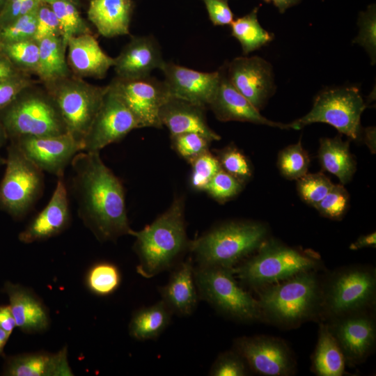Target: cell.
<instances>
[{"label": "cell", "instance_id": "cell-58", "mask_svg": "<svg viewBox=\"0 0 376 376\" xmlns=\"http://www.w3.org/2000/svg\"><path fill=\"white\" fill-rule=\"evenodd\" d=\"M6 0H0V10L1 9L3 5L4 4Z\"/></svg>", "mask_w": 376, "mask_h": 376}, {"label": "cell", "instance_id": "cell-36", "mask_svg": "<svg viewBox=\"0 0 376 376\" xmlns=\"http://www.w3.org/2000/svg\"><path fill=\"white\" fill-rule=\"evenodd\" d=\"M310 159L299 141L281 150L278 167L282 175L290 180H298L307 173Z\"/></svg>", "mask_w": 376, "mask_h": 376}, {"label": "cell", "instance_id": "cell-13", "mask_svg": "<svg viewBox=\"0 0 376 376\" xmlns=\"http://www.w3.org/2000/svg\"><path fill=\"white\" fill-rule=\"evenodd\" d=\"M137 128L139 125L133 113L108 85L100 109L83 140V151L100 152Z\"/></svg>", "mask_w": 376, "mask_h": 376}, {"label": "cell", "instance_id": "cell-57", "mask_svg": "<svg viewBox=\"0 0 376 376\" xmlns=\"http://www.w3.org/2000/svg\"><path fill=\"white\" fill-rule=\"evenodd\" d=\"M58 1H67L72 2L75 4H77V3L78 2V0H41L42 3H50L52 2Z\"/></svg>", "mask_w": 376, "mask_h": 376}, {"label": "cell", "instance_id": "cell-49", "mask_svg": "<svg viewBox=\"0 0 376 376\" xmlns=\"http://www.w3.org/2000/svg\"><path fill=\"white\" fill-rule=\"evenodd\" d=\"M209 18L214 26L230 25L233 19V13L228 5V0H202Z\"/></svg>", "mask_w": 376, "mask_h": 376}, {"label": "cell", "instance_id": "cell-53", "mask_svg": "<svg viewBox=\"0 0 376 376\" xmlns=\"http://www.w3.org/2000/svg\"><path fill=\"white\" fill-rule=\"evenodd\" d=\"M364 142L373 153L375 152V127H368L364 130Z\"/></svg>", "mask_w": 376, "mask_h": 376}, {"label": "cell", "instance_id": "cell-41", "mask_svg": "<svg viewBox=\"0 0 376 376\" xmlns=\"http://www.w3.org/2000/svg\"><path fill=\"white\" fill-rule=\"evenodd\" d=\"M218 160L223 170L244 183L252 174L246 157L236 147L230 146L219 153Z\"/></svg>", "mask_w": 376, "mask_h": 376}, {"label": "cell", "instance_id": "cell-27", "mask_svg": "<svg viewBox=\"0 0 376 376\" xmlns=\"http://www.w3.org/2000/svg\"><path fill=\"white\" fill-rule=\"evenodd\" d=\"M132 10V0H91L88 17L101 36L113 38L130 33Z\"/></svg>", "mask_w": 376, "mask_h": 376}, {"label": "cell", "instance_id": "cell-8", "mask_svg": "<svg viewBox=\"0 0 376 376\" xmlns=\"http://www.w3.org/2000/svg\"><path fill=\"white\" fill-rule=\"evenodd\" d=\"M373 269L350 267L334 273L322 285L320 311L333 318L363 311L375 298Z\"/></svg>", "mask_w": 376, "mask_h": 376}, {"label": "cell", "instance_id": "cell-42", "mask_svg": "<svg viewBox=\"0 0 376 376\" xmlns=\"http://www.w3.org/2000/svg\"><path fill=\"white\" fill-rule=\"evenodd\" d=\"M242 182L222 169L210 180L204 191L216 201L224 203L236 196Z\"/></svg>", "mask_w": 376, "mask_h": 376}, {"label": "cell", "instance_id": "cell-59", "mask_svg": "<svg viewBox=\"0 0 376 376\" xmlns=\"http://www.w3.org/2000/svg\"><path fill=\"white\" fill-rule=\"evenodd\" d=\"M263 1H265L266 3H269L270 2L269 0H263Z\"/></svg>", "mask_w": 376, "mask_h": 376}, {"label": "cell", "instance_id": "cell-24", "mask_svg": "<svg viewBox=\"0 0 376 376\" xmlns=\"http://www.w3.org/2000/svg\"><path fill=\"white\" fill-rule=\"evenodd\" d=\"M67 49L68 66L77 77L102 79L113 66L114 58L102 49L91 33L72 37Z\"/></svg>", "mask_w": 376, "mask_h": 376}, {"label": "cell", "instance_id": "cell-19", "mask_svg": "<svg viewBox=\"0 0 376 376\" xmlns=\"http://www.w3.org/2000/svg\"><path fill=\"white\" fill-rule=\"evenodd\" d=\"M219 70V84L208 105L219 120L249 122L281 129L290 128L288 124L274 122L262 116L259 110L230 82L226 65Z\"/></svg>", "mask_w": 376, "mask_h": 376}, {"label": "cell", "instance_id": "cell-23", "mask_svg": "<svg viewBox=\"0 0 376 376\" xmlns=\"http://www.w3.org/2000/svg\"><path fill=\"white\" fill-rule=\"evenodd\" d=\"M3 290L8 297L17 327L26 334L40 333L48 329L50 318L47 308L32 290L6 281Z\"/></svg>", "mask_w": 376, "mask_h": 376}, {"label": "cell", "instance_id": "cell-2", "mask_svg": "<svg viewBox=\"0 0 376 376\" xmlns=\"http://www.w3.org/2000/svg\"><path fill=\"white\" fill-rule=\"evenodd\" d=\"M130 235L136 239L134 249L139 260L138 274L150 279L173 267L189 249L184 198L177 197L152 224L139 231L132 230Z\"/></svg>", "mask_w": 376, "mask_h": 376}, {"label": "cell", "instance_id": "cell-20", "mask_svg": "<svg viewBox=\"0 0 376 376\" xmlns=\"http://www.w3.org/2000/svg\"><path fill=\"white\" fill-rule=\"evenodd\" d=\"M56 186L47 205L29 223L18 236L25 244L54 237L70 225L71 214L63 177L58 178Z\"/></svg>", "mask_w": 376, "mask_h": 376}, {"label": "cell", "instance_id": "cell-28", "mask_svg": "<svg viewBox=\"0 0 376 376\" xmlns=\"http://www.w3.org/2000/svg\"><path fill=\"white\" fill-rule=\"evenodd\" d=\"M39 62L36 74L46 85L72 75L66 61V49L61 36H50L39 42Z\"/></svg>", "mask_w": 376, "mask_h": 376}, {"label": "cell", "instance_id": "cell-7", "mask_svg": "<svg viewBox=\"0 0 376 376\" xmlns=\"http://www.w3.org/2000/svg\"><path fill=\"white\" fill-rule=\"evenodd\" d=\"M194 276L201 297L222 314L241 321L263 318L258 300L239 285L233 268L199 265Z\"/></svg>", "mask_w": 376, "mask_h": 376}, {"label": "cell", "instance_id": "cell-46", "mask_svg": "<svg viewBox=\"0 0 376 376\" xmlns=\"http://www.w3.org/2000/svg\"><path fill=\"white\" fill-rule=\"evenodd\" d=\"M50 36H61L60 26L57 17L50 6L42 3L37 10L36 29L33 39L39 42L41 40Z\"/></svg>", "mask_w": 376, "mask_h": 376}, {"label": "cell", "instance_id": "cell-12", "mask_svg": "<svg viewBox=\"0 0 376 376\" xmlns=\"http://www.w3.org/2000/svg\"><path fill=\"white\" fill-rule=\"evenodd\" d=\"M109 86L133 113L139 128L163 127L159 113L170 97L164 81L150 75L135 79L116 77Z\"/></svg>", "mask_w": 376, "mask_h": 376}, {"label": "cell", "instance_id": "cell-4", "mask_svg": "<svg viewBox=\"0 0 376 376\" xmlns=\"http://www.w3.org/2000/svg\"><path fill=\"white\" fill-rule=\"evenodd\" d=\"M267 228L254 221L223 224L189 241L199 265L233 268L246 256L258 250L266 240Z\"/></svg>", "mask_w": 376, "mask_h": 376}, {"label": "cell", "instance_id": "cell-43", "mask_svg": "<svg viewBox=\"0 0 376 376\" xmlns=\"http://www.w3.org/2000/svg\"><path fill=\"white\" fill-rule=\"evenodd\" d=\"M349 194L343 185H334L329 193L315 207L323 216L339 219L346 212Z\"/></svg>", "mask_w": 376, "mask_h": 376}, {"label": "cell", "instance_id": "cell-18", "mask_svg": "<svg viewBox=\"0 0 376 376\" xmlns=\"http://www.w3.org/2000/svg\"><path fill=\"white\" fill-rule=\"evenodd\" d=\"M161 70L170 97L208 107L219 84V70L203 72L165 61Z\"/></svg>", "mask_w": 376, "mask_h": 376}, {"label": "cell", "instance_id": "cell-33", "mask_svg": "<svg viewBox=\"0 0 376 376\" xmlns=\"http://www.w3.org/2000/svg\"><path fill=\"white\" fill-rule=\"evenodd\" d=\"M47 4L57 17L61 36L65 49L69 39L72 37L91 33L89 26L81 16L75 3L67 1H58Z\"/></svg>", "mask_w": 376, "mask_h": 376}, {"label": "cell", "instance_id": "cell-17", "mask_svg": "<svg viewBox=\"0 0 376 376\" xmlns=\"http://www.w3.org/2000/svg\"><path fill=\"white\" fill-rule=\"evenodd\" d=\"M363 311L333 318L328 329L349 365L362 362L375 344L376 328L372 317Z\"/></svg>", "mask_w": 376, "mask_h": 376}, {"label": "cell", "instance_id": "cell-35", "mask_svg": "<svg viewBox=\"0 0 376 376\" xmlns=\"http://www.w3.org/2000/svg\"><path fill=\"white\" fill-rule=\"evenodd\" d=\"M121 275L113 263L100 262L93 265L88 271L86 284L88 289L99 296L113 293L120 285Z\"/></svg>", "mask_w": 376, "mask_h": 376}, {"label": "cell", "instance_id": "cell-10", "mask_svg": "<svg viewBox=\"0 0 376 376\" xmlns=\"http://www.w3.org/2000/svg\"><path fill=\"white\" fill-rule=\"evenodd\" d=\"M54 98L68 133L83 144L101 106L107 86L100 87L75 75L46 86Z\"/></svg>", "mask_w": 376, "mask_h": 376}, {"label": "cell", "instance_id": "cell-25", "mask_svg": "<svg viewBox=\"0 0 376 376\" xmlns=\"http://www.w3.org/2000/svg\"><path fill=\"white\" fill-rule=\"evenodd\" d=\"M3 375L6 376H72L67 347L55 353L26 352L6 357Z\"/></svg>", "mask_w": 376, "mask_h": 376}, {"label": "cell", "instance_id": "cell-51", "mask_svg": "<svg viewBox=\"0 0 376 376\" xmlns=\"http://www.w3.org/2000/svg\"><path fill=\"white\" fill-rule=\"evenodd\" d=\"M26 75L17 69L1 52H0V79Z\"/></svg>", "mask_w": 376, "mask_h": 376}, {"label": "cell", "instance_id": "cell-5", "mask_svg": "<svg viewBox=\"0 0 376 376\" xmlns=\"http://www.w3.org/2000/svg\"><path fill=\"white\" fill-rule=\"evenodd\" d=\"M8 139L57 136L68 133L66 125L50 93L32 86L0 110Z\"/></svg>", "mask_w": 376, "mask_h": 376}, {"label": "cell", "instance_id": "cell-52", "mask_svg": "<svg viewBox=\"0 0 376 376\" xmlns=\"http://www.w3.org/2000/svg\"><path fill=\"white\" fill-rule=\"evenodd\" d=\"M376 233H371L360 236L350 246L351 250H358L365 247H375Z\"/></svg>", "mask_w": 376, "mask_h": 376}, {"label": "cell", "instance_id": "cell-11", "mask_svg": "<svg viewBox=\"0 0 376 376\" xmlns=\"http://www.w3.org/2000/svg\"><path fill=\"white\" fill-rule=\"evenodd\" d=\"M6 171L0 183V207L15 218L25 215L44 188V175L13 141L8 148Z\"/></svg>", "mask_w": 376, "mask_h": 376}, {"label": "cell", "instance_id": "cell-55", "mask_svg": "<svg viewBox=\"0 0 376 376\" xmlns=\"http://www.w3.org/2000/svg\"><path fill=\"white\" fill-rule=\"evenodd\" d=\"M8 139L3 125L0 120V149L6 143V139ZM6 159L3 158L0 154V166L5 164Z\"/></svg>", "mask_w": 376, "mask_h": 376}, {"label": "cell", "instance_id": "cell-14", "mask_svg": "<svg viewBox=\"0 0 376 376\" xmlns=\"http://www.w3.org/2000/svg\"><path fill=\"white\" fill-rule=\"evenodd\" d=\"M235 350L248 367L261 375H290L295 368L291 352L283 340L267 336H243L235 341Z\"/></svg>", "mask_w": 376, "mask_h": 376}, {"label": "cell", "instance_id": "cell-16", "mask_svg": "<svg viewBox=\"0 0 376 376\" xmlns=\"http://www.w3.org/2000/svg\"><path fill=\"white\" fill-rule=\"evenodd\" d=\"M226 71L232 85L259 111L274 91L272 66L261 57L235 58Z\"/></svg>", "mask_w": 376, "mask_h": 376}, {"label": "cell", "instance_id": "cell-1", "mask_svg": "<svg viewBox=\"0 0 376 376\" xmlns=\"http://www.w3.org/2000/svg\"><path fill=\"white\" fill-rule=\"evenodd\" d=\"M70 164L72 188L86 227L101 242L130 235L123 186L102 162L100 152L81 151Z\"/></svg>", "mask_w": 376, "mask_h": 376}, {"label": "cell", "instance_id": "cell-37", "mask_svg": "<svg viewBox=\"0 0 376 376\" xmlns=\"http://www.w3.org/2000/svg\"><path fill=\"white\" fill-rule=\"evenodd\" d=\"M334 184L322 173L306 174L297 180V190L306 203L315 207Z\"/></svg>", "mask_w": 376, "mask_h": 376}, {"label": "cell", "instance_id": "cell-56", "mask_svg": "<svg viewBox=\"0 0 376 376\" xmlns=\"http://www.w3.org/2000/svg\"><path fill=\"white\" fill-rule=\"evenodd\" d=\"M11 334L8 333L1 328H0V355L3 354L4 347L8 340Z\"/></svg>", "mask_w": 376, "mask_h": 376}, {"label": "cell", "instance_id": "cell-50", "mask_svg": "<svg viewBox=\"0 0 376 376\" xmlns=\"http://www.w3.org/2000/svg\"><path fill=\"white\" fill-rule=\"evenodd\" d=\"M15 327V320L10 306H0V328L11 334Z\"/></svg>", "mask_w": 376, "mask_h": 376}, {"label": "cell", "instance_id": "cell-9", "mask_svg": "<svg viewBox=\"0 0 376 376\" xmlns=\"http://www.w3.org/2000/svg\"><path fill=\"white\" fill-rule=\"evenodd\" d=\"M366 107L357 87L328 88L315 96L311 111L288 124L289 127L300 130L311 123H324L357 140L361 133V116Z\"/></svg>", "mask_w": 376, "mask_h": 376}, {"label": "cell", "instance_id": "cell-29", "mask_svg": "<svg viewBox=\"0 0 376 376\" xmlns=\"http://www.w3.org/2000/svg\"><path fill=\"white\" fill-rule=\"evenodd\" d=\"M318 159L322 169L336 175L342 185L347 183L356 171L348 142L338 136L320 139Z\"/></svg>", "mask_w": 376, "mask_h": 376}, {"label": "cell", "instance_id": "cell-38", "mask_svg": "<svg viewBox=\"0 0 376 376\" xmlns=\"http://www.w3.org/2000/svg\"><path fill=\"white\" fill-rule=\"evenodd\" d=\"M190 183L193 189L204 191L213 176L221 169L218 158L209 150L191 159Z\"/></svg>", "mask_w": 376, "mask_h": 376}, {"label": "cell", "instance_id": "cell-3", "mask_svg": "<svg viewBox=\"0 0 376 376\" xmlns=\"http://www.w3.org/2000/svg\"><path fill=\"white\" fill-rule=\"evenodd\" d=\"M322 285L312 270L265 286L258 300L262 316L283 325H293L320 311Z\"/></svg>", "mask_w": 376, "mask_h": 376}, {"label": "cell", "instance_id": "cell-39", "mask_svg": "<svg viewBox=\"0 0 376 376\" xmlns=\"http://www.w3.org/2000/svg\"><path fill=\"white\" fill-rule=\"evenodd\" d=\"M358 25L359 32L353 42L363 47L368 54L371 64L376 61V13L375 5L369 6L366 11L360 13Z\"/></svg>", "mask_w": 376, "mask_h": 376}, {"label": "cell", "instance_id": "cell-30", "mask_svg": "<svg viewBox=\"0 0 376 376\" xmlns=\"http://www.w3.org/2000/svg\"><path fill=\"white\" fill-rule=\"evenodd\" d=\"M345 360L327 324H321L313 355L312 369L319 376H340L344 373Z\"/></svg>", "mask_w": 376, "mask_h": 376}, {"label": "cell", "instance_id": "cell-40", "mask_svg": "<svg viewBox=\"0 0 376 376\" xmlns=\"http://www.w3.org/2000/svg\"><path fill=\"white\" fill-rule=\"evenodd\" d=\"M37 10L0 26V44L33 39Z\"/></svg>", "mask_w": 376, "mask_h": 376}, {"label": "cell", "instance_id": "cell-31", "mask_svg": "<svg viewBox=\"0 0 376 376\" xmlns=\"http://www.w3.org/2000/svg\"><path fill=\"white\" fill-rule=\"evenodd\" d=\"M172 313L162 300L137 310L129 324L130 335L138 340L156 338L170 323Z\"/></svg>", "mask_w": 376, "mask_h": 376}, {"label": "cell", "instance_id": "cell-47", "mask_svg": "<svg viewBox=\"0 0 376 376\" xmlns=\"http://www.w3.org/2000/svg\"><path fill=\"white\" fill-rule=\"evenodd\" d=\"M41 0H6L0 10V26L36 11Z\"/></svg>", "mask_w": 376, "mask_h": 376}, {"label": "cell", "instance_id": "cell-26", "mask_svg": "<svg viewBox=\"0 0 376 376\" xmlns=\"http://www.w3.org/2000/svg\"><path fill=\"white\" fill-rule=\"evenodd\" d=\"M191 258L180 263L172 272L169 282L161 287L162 301L173 313L191 314L197 306L198 294Z\"/></svg>", "mask_w": 376, "mask_h": 376}, {"label": "cell", "instance_id": "cell-44", "mask_svg": "<svg viewBox=\"0 0 376 376\" xmlns=\"http://www.w3.org/2000/svg\"><path fill=\"white\" fill-rule=\"evenodd\" d=\"M173 147L187 162L209 150L211 143L201 134L188 132L171 136Z\"/></svg>", "mask_w": 376, "mask_h": 376}, {"label": "cell", "instance_id": "cell-48", "mask_svg": "<svg viewBox=\"0 0 376 376\" xmlns=\"http://www.w3.org/2000/svg\"><path fill=\"white\" fill-rule=\"evenodd\" d=\"M26 75L0 79V110L10 104L25 88L32 86Z\"/></svg>", "mask_w": 376, "mask_h": 376}, {"label": "cell", "instance_id": "cell-6", "mask_svg": "<svg viewBox=\"0 0 376 376\" xmlns=\"http://www.w3.org/2000/svg\"><path fill=\"white\" fill-rule=\"evenodd\" d=\"M318 263L313 254L274 240H265L254 256L239 267H233V272L245 284L264 288L313 270Z\"/></svg>", "mask_w": 376, "mask_h": 376}, {"label": "cell", "instance_id": "cell-21", "mask_svg": "<svg viewBox=\"0 0 376 376\" xmlns=\"http://www.w3.org/2000/svg\"><path fill=\"white\" fill-rule=\"evenodd\" d=\"M164 63L160 47L153 36H132L114 58L113 67L116 77L135 79L150 76L155 69L161 70Z\"/></svg>", "mask_w": 376, "mask_h": 376}, {"label": "cell", "instance_id": "cell-32", "mask_svg": "<svg viewBox=\"0 0 376 376\" xmlns=\"http://www.w3.org/2000/svg\"><path fill=\"white\" fill-rule=\"evenodd\" d=\"M258 8L233 20L230 24L231 34L240 43L242 52L247 55L271 42L274 35L264 29L258 19Z\"/></svg>", "mask_w": 376, "mask_h": 376}, {"label": "cell", "instance_id": "cell-22", "mask_svg": "<svg viewBox=\"0 0 376 376\" xmlns=\"http://www.w3.org/2000/svg\"><path fill=\"white\" fill-rule=\"evenodd\" d=\"M205 107L177 97H169L162 105L159 117L162 126H166L171 136L196 132L210 141H218L221 136L207 123Z\"/></svg>", "mask_w": 376, "mask_h": 376}, {"label": "cell", "instance_id": "cell-15", "mask_svg": "<svg viewBox=\"0 0 376 376\" xmlns=\"http://www.w3.org/2000/svg\"><path fill=\"white\" fill-rule=\"evenodd\" d=\"M11 141L42 171L58 178L63 177L67 166L84 148L68 132L57 136H23Z\"/></svg>", "mask_w": 376, "mask_h": 376}, {"label": "cell", "instance_id": "cell-54", "mask_svg": "<svg viewBox=\"0 0 376 376\" xmlns=\"http://www.w3.org/2000/svg\"><path fill=\"white\" fill-rule=\"evenodd\" d=\"M278 8L281 13H283L288 8L298 3L301 0H269Z\"/></svg>", "mask_w": 376, "mask_h": 376}, {"label": "cell", "instance_id": "cell-34", "mask_svg": "<svg viewBox=\"0 0 376 376\" xmlns=\"http://www.w3.org/2000/svg\"><path fill=\"white\" fill-rule=\"evenodd\" d=\"M1 52L20 71L36 72L39 62V42L34 39L0 44Z\"/></svg>", "mask_w": 376, "mask_h": 376}, {"label": "cell", "instance_id": "cell-45", "mask_svg": "<svg viewBox=\"0 0 376 376\" xmlns=\"http://www.w3.org/2000/svg\"><path fill=\"white\" fill-rule=\"evenodd\" d=\"M248 373L246 363L235 350L221 354L210 371L212 376H245Z\"/></svg>", "mask_w": 376, "mask_h": 376}]
</instances>
